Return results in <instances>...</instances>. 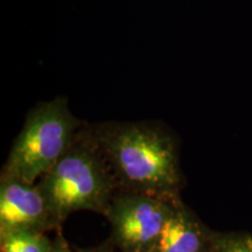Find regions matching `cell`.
I'll return each mask as SVG.
<instances>
[{
  "mask_svg": "<svg viewBox=\"0 0 252 252\" xmlns=\"http://www.w3.org/2000/svg\"><path fill=\"white\" fill-rule=\"evenodd\" d=\"M93 131L117 189L179 200V139L160 122H108Z\"/></svg>",
  "mask_w": 252,
  "mask_h": 252,
  "instance_id": "cell-1",
  "label": "cell"
},
{
  "mask_svg": "<svg viewBox=\"0 0 252 252\" xmlns=\"http://www.w3.org/2000/svg\"><path fill=\"white\" fill-rule=\"evenodd\" d=\"M36 186L56 225L78 210L105 215L118 191L89 124L81 128L68 150L41 176Z\"/></svg>",
  "mask_w": 252,
  "mask_h": 252,
  "instance_id": "cell-2",
  "label": "cell"
},
{
  "mask_svg": "<svg viewBox=\"0 0 252 252\" xmlns=\"http://www.w3.org/2000/svg\"><path fill=\"white\" fill-rule=\"evenodd\" d=\"M86 124L72 115L67 97L37 103L27 113L1 175L33 185L59 161Z\"/></svg>",
  "mask_w": 252,
  "mask_h": 252,
  "instance_id": "cell-3",
  "label": "cell"
},
{
  "mask_svg": "<svg viewBox=\"0 0 252 252\" xmlns=\"http://www.w3.org/2000/svg\"><path fill=\"white\" fill-rule=\"evenodd\" d=\"M178 202L180 200L118 190L105 214L116 244L124 252H153Z\"/></svg>",
  "mask_w": 252,
  "mask_h": 252,
  "instance_id": "cell-4",
  "label": "cell"
},
{
  "mask_svg": "<svg viewBox=\"0 0 252 252\" xmlns=\"http://www.w3.org/2000/svg\"><path fill=\"white\" fill-rule=\"evenodd\" d=\"M55 225L45 198L36 185L1 175L0 236L18 230L45 232Z\"/></svg>",
  "mask_w": 252,
  "mask_h": 252,
  "instance_id": "cell-5",
  "label": "cell"
},
{
  "mask_svg": "<svg viewBox=\"0 0 252 252\" xmlns=\"http://www.w3.org/2000/svg\"><path fill=\"white\" fill-rule=\"evenodd\" d=\"M214 232L181 202L167 220L153 252H213Z\"/></svg>",
  "mask_w": 252,
  "mask_h": 252,
  "instance_id": "cell-6",
  "label": "cell"
},
{
  "mask_svg": "<svg viewBox=\"0 0 252 252\" xmlns=\"http://www.w3.org/2000/svg\"><path fill=\"white\" fill-rule=\"evenodd\" d=\"M52 245L45 232L18 230L0 236L1 252H50Z\"/></svg>",
  "mask_w": 252,
  "mask_h": 252,
  "instance_id": "cell-7",
  "label": "cell"
},
{
  "mask_svg": "<svg viewBox=\"0 0 252 252\" xmlns=\"http://www.w3.org/2000/svg\"><path fill=\"white\" fill-rule=\"evenodd\" d=\"M214 252H252V236L243 232H214Z\"/></svg>",
  "mask_w": 252,
  "mask_h": 252,
  "instance_id": "cell-8",
  "label": "cell"
},
{
  "mask_svg": "<svg viewBox=\"0 0 252 252\" xmlns=\"http://www.w3.org/2000/svg\"><path fill=\"white\" fill-rule=\"evenodd\" d=\"M50 252H71V251L68 247L67 241L63 238V236L58 235L54 241H53L52 250H50Z\"/></svg>",
  "mask_w": 252,
  "mask_h": 252,
  "instance_id": "cell-9",
  "label": "cell"
},
{
  "mask_svg": "<svg viewBox=\"0 0 252 252\" xmlns=\"http://www.w3.org/2000/svg\"><path fill=\"white\" fill-rule=\"evenodd\" d=\"M90 252H106V251H90Z\"/></svg>",
  "mask_w": 252,
  "mask_h": 252,
  "instance_id": "cell-10",
  "label": "cell"
},
{
  "mask_svg": "<svg viewBox=\"0 0 252 252\" xmlns=\"http://www.w3.org/2000/svg\"><path fill=\"white\" fill-rule=\"evenodd\" d=\"M213 252H214V251H213Z\"/></svg>",
  "mask_w": 252,
  "mask_h": 252,
  "instance_id": "cell-11",
  "label": "cell"
}]
</instances>
